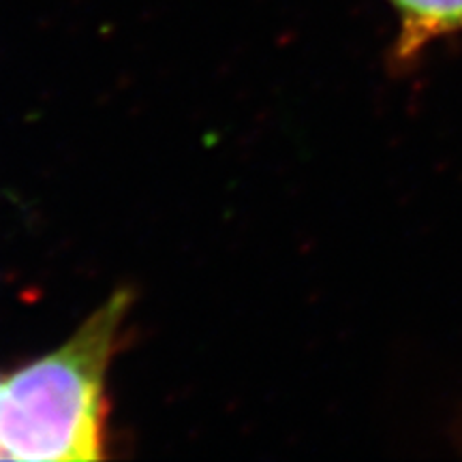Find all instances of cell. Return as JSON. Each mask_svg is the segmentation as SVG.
Here are the masks:
<instances>
[{
	"label": "cell",
	"mask_w": 462,
	"mask_h": 462,
	"mask_svg": "<svg viewBox=\"0 0 462 462\" xmlns=\"http://www.w3.org/2000/svg\"><path fill=\"white\" fill-rule=\"evenodd\" d=\"M78 426V390L56 351L0 373V460L65 462Z\"/></svg>",
	"instance_id": "cell-1"
},
{
	"label": "cell",
	"mask_w": 462,
	"mask_h": 462,
	"mask_svg": "<svg viewBox=\"0 0 462 462\" xmlns=\"http://www.w3.org/2000/svg\"><path fill=\"white\" fill-rule=\"evenodd\" d=\"M401 17L398 54L411 56L432 39L462 31V0H390Z\"/></svg>",
	"instance_id": "cell-2"
}]
</instances>
